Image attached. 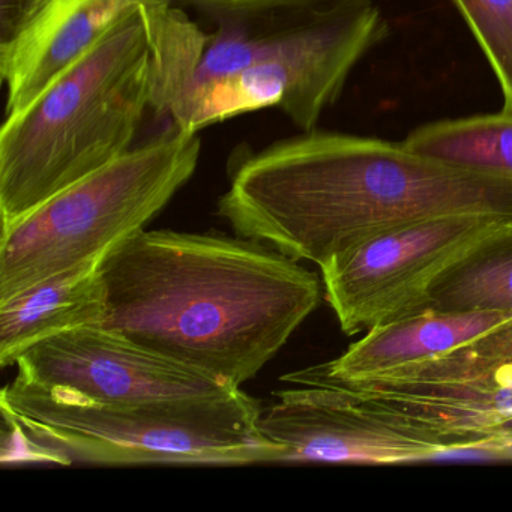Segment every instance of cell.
<instances>
[{"mask_svg":"<svg viewBox=\"0 0 512 512\" xmlns=\"http://www.w3.org/2000/svg\"><path fill=\"white\" fill-rule=\"evenodd\" d=\"M151 110L199 133L278 107L302 133L388 35L376 0H151Z\"/></svg>","mask_w":512,"mask_h":512,"instance_id":"obj_1","label":"cell"},{"mask_svg":"<svg viewBox=\"0 0 512 512\" xmlns=\"http://www.w3.org/2000/svg\"><path fill=\"white\" fill-rule=\"evenodd\" d=\"M107 329L241 388L316 310L319 277L265 242L142 230L101 262Z\"/></svg>","mask_w":512,"mask_h":512,"instance_id":"obj_2","label":"cell"},{"mask_svg":"<svg viewBox=\"0 0 512 512\" xmlns=\"http://www.w3.org/2000/svg\"><path fill=\"white\" fill-rule=\"evenodd\" d=\"M217 214L236 235L320 268L400 224L454 214L512 217V179L445 166L403 143L313 130L241 155Z\"/></svg>","mask_w":512,"mask_h":512,"instance_id":"obj_3","label":"cell"},{"mask_svg":"<svg viewBox=\"0 0 512 512\" xmlns=\"http://www.w3.org/2000/svg\"><path fill=\"white\" fill-rule=\"evenodd\" d=\"M148 110L151 52L139 8L22 112L5 118L2 229L127 154Z\"/></svg>","mask_w":512,"mask_h":512,"instance_id":"obj_4","label":"cell"},{"mask_svg":"<svg viewBox=\"0 0 512 512\" xmlns=\"http://www.w3.org/2000/svg\"><path fill=\"white\" fill-rule=\"evenodd\" d=\"M11 445L4 463H284L286 448L260 431L262 404L229 400L178 406H100L55 397L20 380L0 397Z\"/></svg>","mask_w":512,"mask_h":512,"instance_id":"obj_5","label":"cell"},{"mask_svg":"<svg viewBox=\"0 0 512 512\" xmlns=\"http://www.w3.org/2000/svg\"><path fill=\"white\" fill-rule=\"evenodd\" d=\"M199 133L173 127L134 146L2 229L0 301L85 263L145 230L196 172Z\"/></svg>","mask_w":512,"mask_h":512,"instance_id":"obj_6","label":"cell"},{"mask_svg":"<svg viewBox=\"0 0 512 512\" xmlns=\"http://www.w3.org/2000/svg\"><path fill=\"white\" fill-rule=\"evenodd\" d=\"M334 386L386 418L454 440L460 454L512 416V319L427 361L379 376L334 380L310 368L283 377Z\"/></svg>","mask_w":512,"mask_h":512,"instance_id":"obj_7","label":"cell"},{"mask_svg":"<svg viewBox=\"0 0 512 512\" xmlns=\"http://www.w3.org/2000/svg\"><path fill=\"white\" fill-rule=\"evenodd\" d=\"M512 217L454 214L380 230L320 266L328 304L346 335L416 313L428 286L469 245Z\"/></svg>","mask_w":512,"mask_h":512,"instance_id":"obj_8","label":"cell"},{"mask_svg":"<svg viewBox=\"0 0 512 512\" xmlns=\"http://www.w3.org/2000/svg\"><path fill=\"white\" fill-rule=\"evenodd\" d=\"M17 380L100 406H178L238 397L242 389L100 325L46 338L17 361Z\"/></svg>","mask_w":512,"mask_h":512,"instance_id":"obj_9","label":"cell"},{"mask_svg":"<svg viewBox=\"0 0 512 512\" xmlns=\"http://www.w3.org/2000/svg\"><path fill=\"white\" fill-rule=\"evenodd\" d=\"M274 395L259 427L286 448L284 463L403 464L460 452L451 439L386 418L334 386L295 383Z\"/></svg>","mask_w":512,"mask_h":512,"instance_id":"obj_10","label":"cell"},{"mask_svg":"<svg viewBox=\"0 0 512 512\" xmlns=\"http://www.w3.org/2000/svg\"><path fill=\"white\" fill-rule=\"evenodd\" d=\"M151 0H49L16 43L0 50L5 118L28 107L94 49L122 19Z\"/></svg>","mask_w":512,"mask_h":512,"instance_id":"obj_11","label":"cell"},{"mask_svg":"<svg viewBox=\"0 0 512 512\" xmlns=\"http://www.w3.org/2000/svg\"><path fill=\"white\" fill-rule=\"evenodd\" d=\"M512 319L499 311H419L370 329L340 358L310 367L334 380L379 376L427 361Z\"/></svg>","mask_w":512,"mask_h":512,"instance_id":"obj_12","label":"cell"},{"mask_svg":"<svg viewBox=\"0 0 512 512\" xmlns=\"http://www.w3.org/2000/svg\"><path fill=\"white\" fill-rule=\"evenodd\" d=\"M101 262L44 278L0 301V365L17 364L35 344L80 326L101 325L106 295Z\"/></svg>","mask_w":512,"mask_h":512,"instance_id":"obj_13","label":"cell"},{"mask_svg":"<svg viewBox=\"0 0 512 512\" xmlns=\"http://www.w3.org/2000/svg\"><path fill=\"white\" fill-rule=\"evenodd\" d=\"M512 313V220L466 248L425 292L418 311Z\"/></svg>","mask_w":512,"mask_h":512,"instance_id":"obj_14","label":"cell"},{"mask_svg":"<svg viewBox=\"0 0 512 512\" xmlns=\"http://www.w3.org/2000/svg\"><path fill=\"white\" fill-rule=\"evenodd\" d=\"M403 145L445 166L512 179V115L472 116L424 125Z\"/></svg>","mask_w":512,"mask_h":512,"instance_id":"obj_15","label":"cell"},{"mask_svg":"<svg viewBox=\"0 0 512 512\" xmlns=\"http://www.w3.org/2000/svg\"><path fill=\"white\" fill-rule=\"evenodd\" d=\"M454 4L499 80L502 112L512 115V0H454Z\"/></svg>","mask_w":512,"mask_h":512,"instance_id":"obj_16","label":"cell"},{"mask_svg":"<svg viewBox=\"0 0 512 512\" xmlns=\"http://www.w3.org/2000/svg\"><path fill=\"white\" fill-rule=\"evenodd\" d=\"M49 0H0V50L19 40Z\"/></svg>","mask_w":512,"mask_h":512,"instance_id":"obj_17","label":"cell"},{"mask_svg":"<svg viewBox=\"0 0 512 512\" xmlns=\"http://www.w3.org/2000/svg\"><path fill=\"white\" fill-rule=\"evenodd\" d=\"M478 455L490 460H512V437H491L479 446Z\"/></svg>","mask_w":512,"mask_h":512,"instance_id":"obj_18","label":"cell"},{"mask_svg":"<svg viewBox=\"0 0 512 512\" xmlns=\"http://www.w3.org/2000/svg\"><path fill=\"white\" fill-rule=\"evenodd\" d=\"M493 437H512V416L494 431Z\"/></svg>","mask_w":512,"mask_h":512,"instance_id":"obj_19","label":"cell"}]
</instances>
